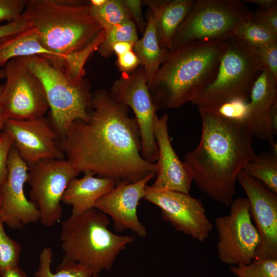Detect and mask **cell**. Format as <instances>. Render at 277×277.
Masks as SVG:
<instances>
[{"label":"cell","mask_w":277,"mask_h":277,"mask_svg":"<svg viewBox=\"0 0 277 277\" xmlns=\"http://www.w3.org/2000/svg\"><path fill=\"white\" fill-rule=\"evenodd\" d=\"M30 26L28 19L23 13L19 18L0 26V38L23 31Z\"/></svg>","instance_id":"38"},{"label":"cell","mask_w":277,"mask_h":277,"mask_svg":"<svg viewBox=\"0 0 277 277\" xmlns=\"http://www.w3.org/2000/svg\"><path fill=\"white\" fill-rule=\"evenodd\" d=\"M249 99L247 121L253 137L273 143L269 116L271 108L277 102V80L266 68H263L254 83Z\"/></svg>","instance_id":"19"},{"label":"cell","mask_w":277,"mask_h":277,"mask_svg":"<svg viewBox=\"0 0 277 277\" xmlns=\"http://www.w3.org/2000/svg\"><path fill=\"white\" fill-rule=\"evenodd\" d=\"M109 92L116 101L130 107L133 111L140 132L142 155L148 162L155 163L158 149L153 123L157 110L151 97L143 67L122 74L113 83Z\"/></svg>","instance_id":"12"},{"label":"cell","mask_w":277,"mask_h":277,"mask_svg":"<svg viewBox=\"0 0 277 277\" xmlns=\"http://www.w3.org/2000/svg\"><path fill=\"white\" fill-rule=\"evenodd\" d=\"M193 2V0L167 1L156 25V36L161 48H166L171 52L174 35Z\"/></svg>","instance_id":"23"},{"label":"cell","mask_w":277,"mask_h":277,"mask_svg":"<svg viewBox=\"0 0 277 277\" xmlns=\"http://www.w3.org/2000/svg\"><path fill=\"white\" fill-rule=\"evenodd\" d=\"M107 0H91L89 1V3L92 6H100L104 5Z\"/></svg>","instance_id":"44"},{"label":"cell","mask_w":277,"mask_h":277,"mask_svg":"<svg viewBox=\"0 0 277 277\" xmlns=\"http://www.w3.org/2000/svg\"><path fill=\"white\" fill-rule=\"evenodd\" d=\"M252 19L263 24L277 35V6L257 10L253 14Z\"/></svg>","instance_id":"35"},{"label":"cell","mask_w":277,"mask_h":277,"mask_svg":"<svg viewBox=\"0 0 277 277\" xmlns=\"http://www.w3.org/2000/svg\"><path fill=\"white\" fill-rule=\"evenodd\" d=\"M109 224L107 215L94 208L63 221L60 235L62 261L78 263L94 275L110 270L118 255L134 238L114 233Z\"/></svg>","instance_id":"5"},{"label":"cell","mask_w":277,"mask_h":277,"mask_svg":"<svg viewBox=\"0 0 277 277\" xmlns=\"http://www.w3.org/2000/svg\"><path fill=\"white\" fill-rule=\"evenodd\" d=\"M237 181L247 196L251 216L260 235L253 260L277 259L276 193L243 170L239 173Z\"/></svg>","instance_id":"15"},{"label":"cell","mask_w":277,"mask_h":277,"mask_svg":"<svg viewBox=\"0 0 277 277\" xmlns=\"http://www.w3.org/2000/svg\"><path fill=\"white\" fill-rule=\"evenodd\" d=\"M233 36L256 48L277 43V35L263 24L251 19L235 31Z\"/></svg>","instance_id":"27"},{"label":"cell","mask_w":277,"mask_h":277,"mask_svg":"<svg viewBox=\"0 0 277 277\" xmlns=\"http://www.w3.org/2000/svg\"><path fill=\"white\" fill-rule=\"evenodd\" d=\"M0 217V275L5 271L19 267L21 245L6 233Z\"/></svg>","instance_id":"29"},{"label":"cell","mask_w":277,"mask_h":277,"mask_svg":"<svg viewBox=\"0 0 277 277\" xmlns=\"http://www.w3.org/2000/svg\"><path fill=\"white\" fill-rule=\"evenodd\" d=\"M225 47V40L197 42L171 52L148 87L156 110L191 102L215 78Z\"/></svg>","instance_id":"4"},{"label":"cell","mask_w":277,"mask_h":277,"mask_svg":"<svg viewBox=\"0 0 277 277\" xmlns=\"http://www.w3.org/2000/svg\"><path fill=\"white\" fill-rule=\"evenodd\" d=\"M90 11L105 31L132 21L123 0H107L104 5L97 7L90 5Z\"/></svg>","instance_id":"26"},{"label":"cell","mask_w":277,"mask_h":277,"mask_svg":"<svg viewBox=\"0 0 277 277\" xmlns=\"http://www.w3.org/2000/svg\"><path fill=\"white\" fill-rule=\"evenodd\" d=\"M230 206L228 214L215 220L219 258L227 265L249 264L254 259L260 241L252 222L249 202L246 198L239 197Z\"/></svg>","instance_id":"11"},{"label":"cell","mask_w":277,"mask_h":277,"mask_svg":"<svg viewBox=\"0 0 277 277\" xmlns=\"http://www.w3.org/2000/svg\"><path fill=\"white\" fill-rule=\"evenodd\" d=\"M2 202H3L2 193L1 185H0V209L2 205Z\"/></svg>","instance_id":"46"},{"label":"cell","mask_w":277,"mask_h":277,"mask_svg":"<svg viewBox=\"0 0 277 277\" xmlns=\"http://www.w3.org/2000/svg\"><path fill=\"white\" fill-rule=\"evenodd\" d=\"M5 78V74L3 69H0V80ZM4 88V84L0 85V96Z\"/></svg>","instance_id":"45"},{"label":"cell","mask_w":277,"mask_h":277,"mask_svg":"<svg viewBox=\"0 0 277 277\" xmlns=\"http://www.w3.org/2000/svg\"><path fill=\"white\" fill-rule=\"evenodd\" d=\"M80 179L74 178L68 184L62 202L71 206V216H77L94 208L96 201L111 191L116 186L113 180L94 177V172H85Z\"/></svg>","instance_id":"21"},{"label":"cell","mask_w":277,"mask_h":277,"mask_svg":"<svg viewBox=\"0 0 277 277\" xmlns=\"http://www.w3.org/2000/svg\"><path fill=\"white\" fill-rule=\"evenodd\" d=\"M253 13L238 0H197L177 30L171 52L197 42L226 40L236 29L252 19Z\"/></svg>","instance_id":"8"},{"label":"cell","mask_w":277,"mask_h":277,"mask_svg":"<svg viewBox=\"0 0 277 277\" xmlns=\"http://www.w3.org/2000/svg\"><path fill=\"white\" fill-rule=\"evenodd\" d=\"M230 270L237 277H277V259L253 260L249 264L232 266Z\"/></svg>","instance_id":"30"},{"label":"cell","mask_w":277,"mask_h":277,"mask_svg":"<svg viewBox=\"0 0 277 277\" xmlns=\"http://www.w3.org/2000/svg\"><path fill=\"white\" fill-rule=\"evenodd\" d=\"M144 199L158 206L162 217L177 231L203 242L209 236L212 224L202 201L189 194L159 190L147 185Z\"/></svg>","instance_id":"13"},{"label":"cell","mask_w":277,"mask_h":277,"mask_svg":"<svg viewBox=\"0 0 277 277\" xmlns=\"http://www.w3.org/2000/svg\"><path fill=\"white\" fill-rule=\"evenodd\" d=\"M134 45L129 42H120L115 44L112 47V51L117 56L132 50Z\"/></svg>","instance_id":"40"},{"label":"cell","mask_w":277,"mask_h":277,"mask_svg":"<svg viewBox=\"0 0 277 277\" xmlns=\"http://www.w3.org/2000/svg\"><path fill=\"white\" fill-rule=\"evenodd\" d=\"M1 277H28L25 272L19 267L5 271Z\"/></svg>","instance_id":"42"},{"label":"cell","mask_w":277,"mask_h":277,"mask_svg":"<svg viewBox=\"0 0 277 277\" xmlns=\"http://www.w3.org/2000/svg\"><path fill=\"white\" fill-rule=\"evenodd\" d=\"M105 32V38L96 51L104 57L113 54L112 47L115 44L125 42L134 45L138 39L137 28L132 21L116 26Z\"/></svg>","instance_id":"28"},{"label":"cell","mask_w":277,"mask_h":277,"mask_svg":"<svg viewBox=\"0 0 277 277\" xmlns=\"http://www.w3.org/2000/svg\"><path fill=\"white\" fill-rule=\"evenodd\" d=\"M26 0H0V21L8 23L19 18L23 13Z\"/></svg>","instance_id":"33"},{"label":"cell","mask_w":277,"mask_h":277,"mask_svg":"<svg viewBox=\"0 0 277 277\" xmlns=\"http://www.w3.org/2000/svg\"><path fill=\"white\" fill-rule=\"evenodd\" d=\"M7 120L4 114L1 107H0V137L3 132L4 126Z\"/></svg>","instance_id":"43"},{"label":"cell","mask_w":277,"mask_h":277,"mask_svg":"<svg viewBox=\"0 0 277 277\" xmlns=\"http://www.w3.org/2000/svg\"><path fill=\"white\" fill-rule=\"evenodd\" d=\"M213 110L229 118L239 121L247 120L249 114L248 101L232 100Z\"/></svg>","instance_id":"31"},{"label":"cell","mask_w":277,"mask_h":277,"mask_svg":"<svg viewBox=\"0 0 277 277\" xmlns=\"http://www.w3.org/2000/svg\"><path fill=\"white\" fill-rule=\"evenodd\" d=\"M127 7L132 21L142 33L145 30L147 23L144 19L142 10V1L140 0H123ZM136 27V28H137Z\"/></svg>","instance_id":"36"},{"label":"cell","mask_w":277,"mask_h":277,"mask_svg":"<svg viewBox=\"0 0 277 277\" xmlns=\"http://www.w3.org/2000/svg\"><path fill=\"white\" fill-rule=\"evenodd\" d=\"M29 168L12 146L7 160V172L1 185L2 205L0 217L9 228L21 229L23 226L39 221L36 205L24 193Z\"/></svg>","instance_id":"16"},{"label":"cell","mask_w":277,"mask_h":277,"mask_svg":"<svg viewBox=\"0 0 277 277\" xmlns=\"http://www.w3.org/2000/svg\"><path fill=\"white\" fill-rule=\"evenodd\" d=\"M128 109L107 90L93 93L88 119L73 122L60 141L66 159L80 173L92 172L116 184L155 174V163L142 155L138 124Z\"/></svg>","instance_id":"1"},{"label":"cell","mask_w":277,"mask_h":277,"mask_svg":"<svg viewBox=\"0 0 277 277\" xmlns=\"http://www.w3.org/2000/svg\"><path fill=\"white\" fill-rule=\"evenodd\" d=\"M12 146L10 136L6 132L0 137V185L5 182L7 172V160L9 152Z\"/></svg>","instance_id":"34"},{"label":"cell","mask_w":277,"mask_h":277,"mask_svg":"<svg viewBox=\"0 0 277 277\" xmlns=\"http://www.w3.org/2000/svg\"><path fill=\"white\" fill-rule=\"evenodd\" d=\"M254 49L263 67L277 80V43Z\"/></svg>","instance_id":"32"},{"label":"cell","mask_w":277,"mask_h":277,"mask_svg":"<svg viewBox=\"0 0 277 277\" xmlns=\"http://www.w3.org/2000/svg\"><path fill=\"white\" fill-rule=\"evenodd\" d=\"M3 131L10 136L12 146L29 168L43 160L66 158L60 146V137L45 116L8 120Z\"/></svg>","instance_id":"14"},{"label":"cell","mask_w":277,"mask_h":277,"mask_svg":"<svg viewBox=\"0 0 277 277\" xmlns=\"http://www.w3.org/2000/svg\"><path fill=\"white\" fill-rule=\"evenodd\" d=\"M149 9V14L143 37L133 46V52L143 66L148 87L161 65L171 52L166 48H161L156 36V25L160 13L167 1H145Z\"/></svg>","instance_id":"20"},{"label":"cell","mask_w":277,"mask_h":277,"mask_svg":"<svg viewBox=\"0 0 277 277\" xmlns=\"http://www.w3.org/2000/svg\"><path fill=\"white\" fill-rule=\"evenodd\" d=\"M117 56L116 65L122 74L131 73L141 65L133 50Z\"/></svg>","instance_id":"37"},{"label":"cell","mask_w":277,"mask_h":277,"mask_svg":"<svg viewBox=\"0 0 277 277\" xmlns=\"http://www.w3.org/2000/svg\"><path fill=\"white\" fill-rule=\"evenodd\" d=\"M169 116L156 114L153 123V133L158 149L155 162L156 178L151 186L159 190H168L189 194L193 181L190 168L175 152L169 134Z\"/></svg>","instance_id":"18"},{"label":"cell","mask_w":277,"mask_h":277,"mask_svg":"<svg viewBox=\"0 0 277 277\" xmlns=\"http://www.w3.org/2000/svg\"><path fill=\"white\" fill-rule=\"evenodd\" d=\"M244 3H251L258 6L261 9H266L277 6L276 0H244Z\"/></svg>","instance_id":"41"},{"label":"cell","mask_w":277,"mask_h":277,"mask_svg":"<svg viewBox=\"0 0 277 277\" xmlns=\"http://www.w3.org/2000/svg\"><path fill=\"white\" fill-rule=\"evenodd\" d=\"M269 122L271 134L274 137L277 134V102L273 104L271 108Z\"/></svg>","instance_id":"39"},{"label":"cell","mask_w":277,"mask_h":277,"mask_svg":"<svg viewBox=\"0 0 277 277\" xmlns=\"http://www.w3.org/2000/svg\"><path fill=\"white\" fill-rule=\"evenodd\" d=\"M4 67L6 82L0 96V107L6 120L44 116L49 109L44 88L24 57L11 59Z\"/></svg>","instance_id":"9"},{"label":"cell","mask_w":277,"mask_h":277,"mask_svg":"<svg viewBox=\"0 0 277 277\" xmlns=\"http://www.w3.org/2000/svg\"><path fill=\"white\" fill-rule=\"evenodd\" d=\"M225 41L215 78L191 101L192 105L214 110L232 100L248 101L264 67L253 47L235 36Z\"/></svg>","instance_id":"6"},{"label":"cell","mask_w":277,"mask_h":277,"mask_svg":"<svg viewBox=\"0 0 277 277\" xmlns=\"http://www.w3.org/2000/svg\"><path fill=\"white\" fill-rule=\"evenodd\" d=\"M66 159H45L29 168L27 182L30 198L39 212V222L52 227L61 219L62 196L69 182L79 174Z\"/></svg>","instance_id":"10"},{"label":"cell","mask_w":277,"mask_h":277,"mask_svg":"<svg viewBox=\"0 0 277 277\" xmlns=\"http://www.w3.org/2000/svg\"><path fill=\"white\" fill-rule=\"evenodd\" d=\"M34 55L45 57L51 64L54 60L52 53L41 43L34 27L0 38V67L13 58Z\"/></svg>","instance_id":"22"},{"label":"cell","mask_w":277,"mask_h":277,"mask_svg":"<svg viewBox=\"0 0 277 277\" xmlns=\"http://www.w3.org/2000/svg\"><path fill=\"white\" fill-rule=\"evenodd\" d=\"M52 250L50 247H44L39 255V265L34 273L35 277H99L94 275L88 269L81 264L68 261H62L57 266L56 272L51 271Z\"/></svg>","instance_id":"25"},{"label":"cell","mask_w":277,"mask_h":277,"mask_svg":"<svg viewBox=\"0 0 277 277\" xmlns=\"http://www.w3.org/2000/svg\"><path fill=\"white\" fill-rule=\"evenodd\" d=\"M243 171L277 194V154L273 152L256 154Z\"/></svg>","instance_id":"24"},{"label":"cell","mask_w":277,"mask_h":277,"mask_svg":"<svg viewBox=\"0 0 277 277\" xmlns=\"http://www.w3.org/2000/svg\"><path fill=\"white\" fill-rule=\"evenodd\" d=\"M202 119L198 145L184 162L199 189L211 199L229 206L236 193L240 172L256 155L247 120L226 117L215 111L197 107Z\"/></svg>","instance_id":"2"},{"label":"cell","mask_w":277,"mask_h":277,"mask_svg":"<svg viewBox=\"0 0 277 277\" xmlns=\"http://www.w3.org/2000/svg\"><path fill=\"white\" fill-rule=\"evenodd\" d=\"M37 31L43 47L54 56L51 64L65 73L73 56L102 42L105 32L92 16L89 1L26 0L23 12Z\"/></svg>","instance_id":"3"},{"label":"cell","mask_w":277,"mask_h":277,"mask_svg":"<svg viewBox=\"0 0 277 277\" xmlns=\"http://www.w3.org/2000/svg\"><path fill=\"white\" fill-rule=\"evenodd\" d=\"M155 174L131 183H118L109 192L99 199L94 208L111 216L117 232L131 230L140 236H145L147 230L137 215V207L144 197L147 183Z\"/></svg>","instance_id":"17"},{"label":"cell","mask_w":277,"mask_h":277,"mask_svg":"<svg viewBox=\"0 0 277 277\" xmlns=\"http://www.w3.org/2000/svg\"><path fill=\"white\" fill-rule=\"evenodd\" d=\"M24 58L43 85L51 111V123L61 140L73 122L88 119L93 97L91 85L84 78L73 79L44 57Z\"/></svg>","instance_id":"7"}]
</instances>
